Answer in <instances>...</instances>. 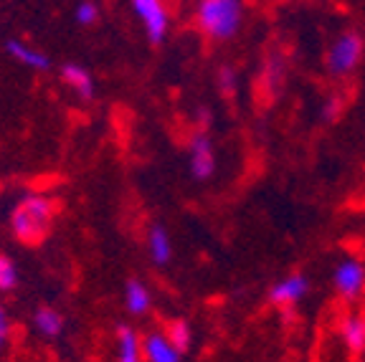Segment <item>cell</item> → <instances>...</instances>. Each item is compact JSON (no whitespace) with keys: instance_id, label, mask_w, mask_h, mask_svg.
<instances>
[{"instance_id":"8","label":"cell","mask_w":365,"mask_h":362,"mask_svg":"<svg viewBox=\"0 0 365 362\" xmlns=\"http://www.w3.org/2000/svg\"><path fill=\"white\" fill-rule=\"evenodd\" d=\"M140 352L145 362H180L182 352H178L165 337V332H148L140 337Z\"/></svg>"},{"instance_id":"21","label":"cell","mask_w":365,"mask_h":362,"mask_svg":"<svg viewBox=\"0 0 365 362\" xmlns=\"http://www.w3.org/2000/svg\"><path fill=\"white\" fill-rule=\"evenodd\" d=\"M8 332H11V319H8L6 309L0 306V350H3V345L8 342Z\"/></svg>"},{"instance_id":"17","label":"cell","mask_w":365,"mask_h":362,"mask_svg":"<svg viewBox=\"0 0 365 362\" xmlns=\"http://www.w3.org/2000/svg\"><path fill=\"white\" fill-rule=\"evenodd\" d=\"M18 284V269L8 256H0V291H11Z\"/></svg>"},{"instance_id":"12","label":"cell","mask_w":365,"mask_h":362,"mask_svg":"<svg viewBox=\"0 0 365 362\" xmlns=\"http://www.w3.org/2000/svg\"><path fill=\"white\" fill-rule=\"evenodd\" d=\"M148 254L153 259V264L158 267H168L173 259V241L168 228L163 226H153L148 233Z\"/></svg>"},{"instance_id":"16","label":"cell","mask_w":365,"mask_h":362,"mask_svg":"<svg viewBox=\"0 0 365 362\" xmlns=\"http://www.w3.org/2000/svg\"><path fill=\"white\" fill-rule=\"evenodd\" d=\"M165 337L170 340V345L175 347L178 352H188L190 342H193V334H190V324L185 319H173L168 324V332Z\"/></svg>"},{"instance_id":"9","label":"cell","mask_w":365,"mask_h":362,"mask_svg":"<svg viewBox=\"0 0 365 362\" xmlns=\"http://www.w3.org/2000/svg\"><path fill=\"white\" fill-rule=\"evenodd\" d=\"M6 51L11 53L18 63H23V66H29V68H36V71H46V68L51 66V58L46 56L43 51H38V48L23 43V41H18V38L8 41Z\"/></svg>"},{"instance_id":"1","label":"cell","mask_w":365,"mask_h":362,"mask_svg":"<svg viewBox=\"0 0 365 362\" xmlns=\"http://www.w3.org/2000/svg\"><path fill=\"white\" fill-rule=\"evenodd\" d=\"M53 218H56V205L48 195H26L11 215V231L18 241L36 246L48 236Z\"/></svg>"},{"instance_id":"6","label":"cell","mask_w":365,"mask_h":362,"mask_svg":"<svg viewBox=\"0 0 365 362\" xmlns=\"http://www.w3.org/2000/svg\"><path fill=\"white\" fill-rule=\"evenodd\" d=\"M188 167L195 180H208L216 172V152L213 142L205 132H195L188 145Z\"/></svg>"},{"instance_id":"11","label":"cell","mask_w":365,"mask_h":362,"mask_svg":"<svg viewBox=\"0 0 365 362\" xmlns=\"http://www.w3.org/2000/svg\"><path fill=\"white\" fill-rule=\"evenodd\" d=\"M61 79L66 81V86L74 91L81 99H91L94 96V79L79 63H63L61 66Z\"/></svg>"},{"instance_id":"13","label":"cell","mask_w":365,"mask_h":362,"mask_svg":"<svg viewBox=\"0 0 365 362\" xmlns=\"http://www.w3.org/2000/svg\"><path fill=\"white\" fill-rule=\"evenodd\" d=\"M340 337L342 345L348 347L350 352H363L365 350V317H358V314H350L340 322Z\"/></svg>"},{"instance_id":"5","label":"cell","mask_w":365,"mask_h":362,"mask_svg":"<svg viewBox=\"0 0 365 362\" xmlns=\"http://www.w3.org/2000/svg\"><path fill=\"white\" fill-rule=\"evenodd\" d=\"M332 286L345 301H358L365 294V264L358 259H342L332 274Z\"/></svg>"},{"instance_id":"2","label":"cell","mask_w":365,"mask_h":362,"mask_svg":"<svg viewBox=\"0 0 365 362\" xmlns=\"http://www.w3.org/2000/svg\"><path fill=\"white\" fill-rule=\"evenodd\" d=\"M195 23L208 38L231 41L244 26V3L241 0H198Z\"/></svg>"},{"instance_id":"19","label":"cell","mask_w":365,"mask_h":362,"mask_svg":"<svg viewBox=\"0 0 365 362\" xmlns=\"http://www.w3.org/2000/svg\"><path fill=\"white\" fill-rule=\"evenodd\" d=\"M76 21L81 26H91V23L99 21V6L94 0H81L79 6H76Z\"/></svg>"},{"instance_id":"3","label":"cell","mask_w":365,"mask_h":362,"mask_svg":"<svg viewBox=\"0 0 365 362\" xmlns=\"http://www.w3.org/2000/svg\"><path fill=\"white\" fill-rule=\"evenodd\" d=\"M365 56V41L358 31H345L330 43L325 53V68L327 74L335 79H348L355 74V68L360 66Z\"/></svg>"},{"instance_id":"14","label":"cell","mask_w":365,"mask_h":362,"mask_svg":"<svg viewBox=\"0 0 365 362\" xmlns=\"http://www.w3.org/2000/svg\"><path fill=\"white\" fill-rule=\"evenodd\" d=\"M117 362H145L140 352V334L132 327H120L117 332Z\"/></svg>"},{"instance_id":"15","label":"cell","mask_w":365,"mask_h":362,"mask_svg":"<svg viewBox=\"0 0 365 362\" xmlns=\"http://www.w3.org/2000/svg\"><path fill=\"white\" fill-rule=\"evenodd\" d=\"M34 324L43 337H58L63 332V317L53 306H41L34 314Z\"/></svg>"},{"instance_id":"7","label":"cell","mask_w":365,"mask_h":362,"mask_svg":"<svg viewBox=\"0 0 365 362\" xmlns=\"http://www.w3.org/2000/svg\"><path fill=\"white\" fill-rule=\"evenodd\" d=\"M309 291V279L304 274H287L269 289V301L274 306H294L299 299H304Z\"/></svg>"},{"instance_id":"20","label":"cell","mask_w":365,"mask_h":362,"mask_svg":"<svg viewBox=\"0 0 365 362\" xmlns=\"http://www.w3.org/2000/svg\"><path fill=\"white\" fill-rule=\"evenodd\" d=\"M319 117H322V122H325V125H335L337 119L342 117V99H340V96H330V99L322 104V112H319Z\"/></svg>"},{"instance_id":"4","label":"cell","mask_w":365,"mask_h":362,"mask_svg":"<svg viewBox=\"0 0 365 362\" xmlns=\"http://www.w3.org/2000/svg\"><path fill=\"white\" fill-rule=\"evenodd\" d=\"M132 11L140 18L150 43H163L170 31V13L165 0H132Z\"/></svg>"},{"instance_id":"18","label":"cell","mask_w":365,"mask_h":362,"mask_svg":"<svg viewBox=\"0 0 365 362\" xmlns=\"http://www.w3.org/2000/svg\"><path fill=\"white\" fill-rule=\"evenodd\" d=\"M236 86H239V74L234 66H221L218 68V91L223 96H234Z\"/></svg>"},{"instance_id":"10","label":"cell","mask_w":365,"mask_h":362,"mask_svg":"<svg viewBox=\"0 0 365 362\" xmlns=\"http://www.w3.org/2000/svg\"><path fill=\"white\" fill-rule=\"evenodd\" d=\"M153 306V294L143 281L130 279L125 284V309L130 311L132 317H145Z\"/></svg>"}]
</instances>
